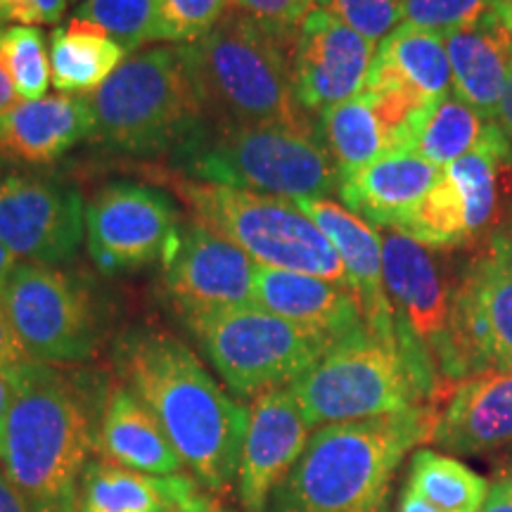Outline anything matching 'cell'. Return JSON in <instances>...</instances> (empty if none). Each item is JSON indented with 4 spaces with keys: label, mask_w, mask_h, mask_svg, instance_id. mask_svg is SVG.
<instances>
[{
    "label": "cell",
    "mask_w": 512,
    "mask_h": 512,
    "mask_svg": "<svg viewBox=\"0 0 512 512\" xmlns=\"http://www.w3.org/2000/svg\"><path fill=\"white\" fill-rule=\"evenodd\" d=\"M458 456H482L512 444V370L458 382L437 415L432 439Z\"/></svg>",
    "instance_id": "obj_20"
},
{
    "label": "cell",
    "mask_w": 512,
    "mask_h": 512,
    "mask_svg": "<svg viewBox=\"0 0 512 512\" xmlns=\"http://www.w3.org/2000/svg\"><path fill=\"white\" fill-rule=\"evenodd\" d=\"M297 207L328 235L342 259L366 328L384 342L396 344L394 313L384 287L380 233L344 204L332 200H299Z\"/></svg>",
    "instance_id": "obj_19"
},
{
    "label": "cell",
    "mask_w": 512,
    "mask_h": 512,
    "mask_svg": "<svg viewBox=\"0 0 512 512\" xmlns=\"http://www.w3.org/2000/svg\"><path fill=\"white\" fill-rule=\"evenodd\" d=\"M24 361H29V358L24 354L15 330H12L3 302H0V370H12Z\"/></svg>",
    "instance_id": "obj_39"
},
{
    "label": "cell",
    "mask_w": 512,
    "mask_h": 512,
    "mask_svg": "<svg viewBox=\"0 0 512 512\" xmlns=\"http://www.w3.org/2000/svg\"><path fill=\"white\" fill-rule=\"evenodd\" d=\"M316 133L342 176L392 152L387 128L366 93L320 112Z\"/></svg>",
    "instance_id": "obj_29"
},
{
    "label": "cell",
    "mask_w": 512,
    "mask_h": 512,
    "mask_svg": "<svg viewBox=\"0 0 512 512\" xmlns=\"http://www.w3.org/2000/svg\"><path fill=\"white\" fill-rule=\"evenodd\" d=\"M479 512H512V470L489 486V494Z\"/></svg>",
    "instance_id": "obj_40"
},
{
    "label": "cell",
    "mask_w": 512,
    "mask_h": 512,
    "mask_svg": "<svg viewBox=\"0 0 512 512\" xmlns=\"http://www.w3.org/2000/svg\"><path fill=\"white\" fill-rule=\"evenodd\" d=\"M313 8L316 0H230V10L287 31H297Z\"/></svg>",
    "instance_id": "obj_37"
},
{
    "label": "cell",
    "mask_w": 512,
    "mask_h": 512,
    "mask_svg": "<svg viewBox=\"0 0 512 512\" xmlns=\"http://www.w3.org/2000/svg\"><path fill=\"white\" fill-rule=\"evenodd\" d=\"M86 207L79 190L48 178H0V240L27 264L55 266L79 249Z\"/></svg>",
    "instance_id": "obj_16"
},
{
    "label": "cell",
    "mask_w": 512,
    "mask_h": 512,
    "mask_svg": "<svg viewBox=\"0 0 512 512\" xmlns=\"http://www.w3.org/2000/svg\"><path fill=\"white\" fill-rule=\"evenodd\" d=\"M373 67L396 76L430 102L444 98L453 88L444 34H434L411 24H401L380 41Z\"/></svg>",
    "instance_id": "obj_28"
},
{
    "label": "cell",
    "mask_w": 512,
    "mask_h": 512,
    "mask_svg": "<svg viewBox=\"0 0 512 512\" xmlns=\"http://www.w3.org/2000/svg\"><path fill=\"white\" fill-rule=\"evenodd\" d=\"M294 36L228 10L209 34L178 46L204 117L316 133L294 93Z\"/></svg>",
    "instance_id": "obj_4"
},
{
    "label": "cell",
    "mask_w": 512,
    "mask_h": 512,
    "mask_svg": "<svg viewBox=\"0 0 512 512\" xmlns=\"http://www.w3.org/2000/svg\"><path fill=\"white\" fill-rule=\"evenodd\" d=\"M86 100L91 140L126 155H171L204 119L181 50L166 43L128 53Z\"/></svg>",
    "instance_id": "obj_6"
},
{
    "label": "cell",
    "mask_w": 512,
    "mask_h": 512,
    "mask_svg": "<svg viewBox=\"0 0 512 512\" xmlns=\"http://www.w3.org/2000/svg\"><path fill=\"white\" fill-rule=\"evenodd\" d=\"M496 15L503 19V24L512 31V0H498Z\"/></svg>",
    "instance_id": "obj_48"
},
{
    "label": "cell",
    "mask_w": 512,
    "mask_h": 512,
    "mask_svg": "<svg viewBox=\"0 0 512 512\" xmlns=\"http://www.w3.org/2000/svg\"><path fill=\"white\" fill-rule=\"evenodd\" d=\"M17 100L19 98H17L15 88H12L10 79H8V76H5L3 69H0V112L10 110L12 105H17Z\"/></svg>",
    "instance_id": "obj_46"
},
{
    "label": "cell",
    "mask_w": 512,
    "mask_h": 512,
    "mask_svg": "<svg viewBox=\"0 0 512 512\" xmlns=\"http://www.w3.org/2000/svg\"><path fill=\"white\" fill-rule=\"evenodd\" d=\"M117 368L126 387L155 413L197 484L223 494L238 482L249 411L188 344L162 330H131L117 347Z\"/></svg>",
    "instance_id": "obj_1"
},
{
    "label": "cell",
    "mask_w": 512,
    "mask_h": 512,
    "mask_svg": "<svg viewBox=\"0 0 512 512\" xmlns=\"http://www.w3.org/2000/svg\"><path fill=\"white\" fill-rule=\"evenodd\" d=\"M74 17L105 29L126 53H133L152 43L157 0H83Z\"/></svg>",
    "instance_id": "obj_33"
},
{
    "label": "cell",
    "mask_w": 512,
    "mask_h": 512,
    "mask_svg": "<svg viewBox=\"0 0 512 512\" xmlns=\"http://www.w3.org/2000/svg\"><path fill=\"white\" fill-rule=\"evenodd\" d=\"M171 185L197 223L245 249L256 264L316 275L351 290L347 268L328 235L297 204L264 192L190 178H174Z\"/></svg>",
    "instance_id": "obj_8"
},
{
    "label": "cell",
    "mask_w": 512,
    "mask_h": 512,
    "mask_svg": "<svg viewBox=\"0 0 512 512\" xmlns=\"http://www.w3.org/2000/svg\"><path fill=\"white\" fill-rule=\"evenodd\" d=\"M0 69L8 76L22 102L46 98L50 57L46 36L38 27L12 24L0 34Z\"/></svg>",
    "instance_id": "obj_32"
},
{
    "label": "cell",
    "mask_w": 512,
    "mask_h": 512,
    "mask_svg": "<svg viewBox=\"0 0 512 512\" xmlns=\"http://www.w3.org/2000/svg\"><path fill=\"white\" fill-rule=\"evenodd\" d=\"M316 8L373 43L384 41L403 24V0H316Z\"/></svg>",
    "instance_id": "obj_36"
},
{
    "label": "cell",
    "mask_w": 512,
    "mask_h": 512,
    "mask_svg": "<svg viewBox=\"0 0 512 512\" xmlns=\"http://www.w3.org/2000/svg\"><path fill=\"white\" fill-rule=\"evenodd\" d=\"M512 166V143L496 124L470 155L441 169L427 192L396 233L427 249H460L482 242L498 214V181Z\"/></svg>",
    "instance_id": "obj_12"
},
{
    "label": "cell",
    "mask_w": 512,
    "mask_h": 512,
    "mask_svg": "<svg viewBox=\"0 0 512 512\" xmlns=\"http://www.w3.org/2000/svg\"><path fill=\"white\" fill-rule=\"evenodd\" d=\"M406 486L444 512H479L491 484L458 458L418 448L408 465Z\"/></svg>",
    "instance_id": "obj_31"
},
{
    "label": "cell",
    "mask_w": 512,
    "mask_h": 512,
    "mask_svg": "<svg viewBox=\"0 0 512 512\" xmlns=\"http://www.w3.org/2000/svg\"><path fill=\"white\" fill-rule=\"evenodd\" d=\"M207 498L188 475H145L110 460H88L76 512H169Z\"/></svg>",
    "instance_id": "obj_26"
},
{
    "label": "cell",
    "mask_w": 512,
    "mask_h": 512,
    "mask_svg": "<svg viewBox=\"0 0 512 512\" xmlns=\"http://www.w3.org/2000/svg\"><path fill=\"white\" fill-rule=\"evenodd\" d=\"M453 337L465 380L512 370V233L491 230L453 280Z\"/></svg>",
    "instance_id": "obj_13"
},
{
    "label": "cell",
    "mask_w": 512,
    "mask_h": 512,
    "mask_svg": "<svg viewBox=\"0 0 512 512\" xmlns=\"http://www.w3.org/2000/svg\"><path fill=\"white\" fill-rule=\"evenodd\" d=\"M439 166L422 159L415 152H387L342 176L339 197L344 207L363 221L394 233L406 223L415 207L425 200L437 183Z\"/></svg>",
    "instance_id": "obj_22"
},
{
    "label": "cell",
    "mask_w": 512,
    "mask_h": 512,
    "mask_svg": "<svg viewBox=\"0 0 512 512\" xmlns=\"http://www.w3.org/2000/svg\"><path fill=\"white\" fill-rule=\"evenodd\" d=\"M453 93L494 119L512 69V31L498 15L444 34Z\"/></svg>",
    "instance_id": "obj_25"
},
{
    "label": "cell",
    "mask_w": 512,
    "mask_h": 512,
    "mask_svg": "<svg viewBox=\"0 0 512 512\" xmlns=\"http://www.w3.org/2000/svg\"><path fill=\"white\" fill-rule=\"evenodd\" d=\"M126 55L105 29L74 17L50 38V83L62 95L86 98L110 79Z\"/></svg>",
    "instance_id": "obj_27"
},
{
    "label": "cell",
    "mask_w": 512,
    "mask_h": 512,
    "mask_svg": "<svg viewBox=\"0 0 512 512\" xmlns=\"http://www.w3.org/2000/svg\"><path fill=\"white\" fill-rule=\"evenodd\" d=\"M197 183L264 192L283 200H330L342 174L318 133L280 124H235L204 117L171 152Z\"/></svg>",
    "instance_id": "obj_5"
},
{
    "label": "cell",
    "mask_w": 512,
    "mask_h": 512,
    "mask_svg": "<svg viewBox=\"0 0 512 512\" xmlns=\"http://www.w3.org/2000/svg\"><path fill=\"white\" fill-rule=\"evenodd\" d=\"M12 396H15L12 370H0V451H3V432H5V422H8Z\"/></svg>",
    "instance_id": "obj_42"
},
{
    "label": "cell",
    "mask_w": 512,
    "mask_h": 512,
    "mask_svg": "<svg viewBox=\"0 0 512 512\" xmlns=\"http://www.w3.org/2000/svg\"><path fill=\"white\" fill-rule=\"evenodd\" d=\"M399 512H444L437 505L422 498L418 491H413L411 486H403L401 498H399Z\"/></svg>",
    "instance_id": "obj_44"
},
{
    "label": "cell",
    "mask_w": 512,
    "mask_h": 512,
    "mask_svg": "<svg viewBox=\"0 0 512 512\" xmlns=\"http://www.w3.org/2000/svg\"><path fill=\"white\" fill-rule=\"evenodd\" d=\"M93 451L145 475H181L185 467L155 413L126 384H112L100 403Z\"/></svg>",
    "instance_id": "obj_21"
},
{
    "label": "cell",
    "mask_w": 512,
    "mask_h": 512,
    "mask_svg": "<svg viewBox=\"0 0 512 512\" xmlns=\"http://www.w3.org/2000/svg\"><path fill=\"white\" fill-rule=\"evenodd\" d=\"M181 230L176 204L152 185H107L86 207L88 254L102 273L138 271L164 261Z\"/></svg>",
    "instance_id": "obj_14"
},
{
    "label": "cell",
    "mask_w": 512,
    "mask_h": 512,
    "mask_svg": "<svg viewBox=\"0 0 512 512\" xmlns=\"http://www.w3.org/2000/svg\"><path fill=\"white\" fill-rule=\"evenodd\" d=\"M15 396L3 432V472L29 512H76L93 451L88 399L62 370L24 361L12 368Z\"/></svg>",
    "instance_id": "obj_3"
},
{
    "label": "cell",
    "mask_w": 512,
    "mask_h": 512,
    "mask_svg": "<svg viewBox=\"0 0 512 512\" xmlns=\"http://www.w3.org/2000/svg\"><path fill=\"white\" fill-rule=\"evenodd\" d=\"M254 304L335 342L363 325L361 306L349 287L261 264L254 273Z\"/></svg>",
    "instance_id": "obj_23"
},
{
    "label": "cell",
    "mask_w": 512,
    "mask_h": 512,
    "mask_svg": "<svg viewBox=\"0 0 512 512\" xmlns=\"http://www.w3.org/2000/svg\"><path fill=\"white\" fill-rule=\"evenodd\" d=\"M377 46L347 24L313 8L299 24L292 46V79L302 110L325 112L366 88Z\"/></svg>",
    "instance_id": "obj_17"
},
{
    "label": "cell",
    "mask_w": 512,
    "mask_h": 512,
    "mask_svg": "<svg viewBox=\"0 0 512 512\" xmlns=\"http://www.w3.org/2000/svg\"><path fill=\"white\" fill-rule=\"evenodd\" d=\"M0 512H29L24 498L12 486L5 472H0Z\"/></svg>",
    "instance_id": "obj_43"
},
{
    "label": "cell",
    "mask_w": 512,
    "mask_h": 512,
    "mask_svg": "<svg viewBox=\"0 0 512 512\" xmlns=\"http://www.w3.org/2000/svg\"><path fill=\"white\" fill-rule=\"evenodd\" d=\"M0 302L29 361L69 366L93 358L100 347V320L79 280L55 266L19 264Z\"/></svg>",
    "instance_id": "obj_11"
},
{
    "label": "cell",
    "mask_w": 512,
    "mask_h": 512,
    "mask_svg": "<svg viewBox=\"0 0 512 512\" xmlns=\"http://www.w3.org/2000/svg\"><path fill=\"white\" fill-rule=\"evenodd\" d=\"M67 10V0H0V17L22 27L57 24Z\"/></svg>",
    "instance_id": "obj_38"
},
{
    "label": "cell",
    "mask_w": 512,
    "mask_h": 512,
    "mask_svg": "<svg viewBox=\"0 0 512 512\" xmlns=\"http://www.w3.org/2000/svg\"><path fill=\"white\" fill-rule=\"evenodd\" d=\"M91 133L88 100L79 95L17 102L0 112V157L19 164H50Z\"/></svg>",
    "instance_id": "obj_24"
},
{
    "label": "cell",
    "mask_w": 512,
    "mask_h": 512,
    "mask_svg": "<svg viewBox=\"0 0 512 512\" xmlns=\"http://www.w3.org/2000/svg\"><path fill=\"white\" fill-rule=\"evenodd\" d=\"M498 0H403V24L448 34L496 15Z\"/></svg>",
    "instance_id": "obj_35"
},
{
    "label": "cell",
    "mask_w": 512,
    "mask_h": 512,
    "mask_svg": "<svg viewBox=\"0 0 512 512\" xmlns=\"http://www.w3.org/2000/svg\"><path fill=\"white\" fill-rule=\"evenodd\" d=\"M169 512H233L228 508H223L221 503H216L214 498L207 496L204 501L195 503V505H188V508H176V510H169Z\"/></svg>",
    "instance_id": "obj_47"
},
{
    "label": "cell",
    "mask_w": 512,
    "mask_h": 512,
    "mask_svg": "<svg viewBox=\"0 0 512 512\" xmlns=\"http://www.w3.org/2000/svg\"><path fill=\"white\" fill-rule=\"evenodd\" d=\"M183 323L230 392L249 399L290 387L335 344V339L299 328L259 304L233 306Z\"/></svg>",
    "instance_id": "obj_10"
},
{
    "label": "cell",
    "mask_w": 512,
    "mask_h": 512,
    "mask_svg": "<svg viewBox=\"0 0 512 512\" xmlns=\"http://www.w3.org/2000/svg\"><path fill=\"white\" fill-rule=\"evenodd\" d=\"M12 271H15V254L0 240V294H3L5 285H8Z\"/></svg>",
    "instance_id": "obj_45"
},
{
    "label": "cell",
    "mask_w": 512,
    "mask_h": 512,
    "mask_svg": "<svg viewBox=\"0 0 512 512\" xmlns=\"http://www.w3.org/2000/svg\"><path fill=\"white\" fill-rule=\"evenodd\" d=\"M238 467V496L245 512H264L273 489L302 456L311 427L290 387L254 396Z\"/></svg>",
    "instance_id": "obj_18"
},
{
    "label": "cell",
    "mask_w": 512,
    "mask_h": 512,
    "mask_svg": "<svg viewBox=\"0 0 512 512\" xmlns=\"http://www.w3.org/2000/svg\"><path fill=\"white\" fill-rule=\"evenodd\" d=\"M437 415L439 408L425 403L318 427L264 512H387L396 470L432 439Z\"/></svg>",
    "instance_id": "obj_2"
},
{
    "label": "cell",
    "mask_w": 512,
    "mask_h": 512,
    "mask_svg": "<svg viewBox=\"0 0 512 512\" xmlns=\"http://www.w3.org/2000/svg\"><path fill=\"white\" fill-rule=\"evenodd\" d=\"M494 124L501 128L503 136L512 143V69H510L508 83H505L503 98L498 102V110L494 114Z\"/></svg>",
    "instance_id": "obj_41"
},
{
    "label": "cell",
    "mask_w": 512,
    "mask_h": 512,
    "mask_svg": "<svg viewBox=\"0 0 512 512\" xmlns=\"http://www.w3.org/2000/svg\"><path fill=\"white\" fill-rule=\"evenodd\" d=\"M3 31H5V19L0 17V34H3Z\"/></svg>",
    "instance_id": "obj_50"
},
{
    "label": "cell",
    "mask_w": 512,
    "mask_h": 512,
    "mask_svg": "<svg viewBox=\"0 0 512 512\" xmlns=\"http://www.w3.org/2000/svg\"><path fill=\"white\" fill-rule=\"evenodd\" d=\"M306 425L366 420L425 406L418 384L396 344L366 328L337 339L306 373L290 384Z\"/></svg>",
    "instance_id": "obj_9"
},
{
    "label": "cell",
    "mask_w": 512,
    "mask_h": 512,
    "mask_svg": "<svg viewBox=\"0 0 512 512\" xmlns=\"http://www.w3.org/2000/svg\"><path fill=\"white\" fill-rule=\"evenodd\" d=\"M382 271L396 347L422 399L439 406L465 380L453 337V280L430 249L401 233L382 238Z\"/></svg>",
    "instance_id": "obj_7"
},
{
    "label": "cell",
    "mask_w": 512,
    "mask_h": 512,
    "mask_svg": "<svg viewBox=\"0 0 512 512\" xmlns=\"http://www.w3.org/2000/svg\"><path fill=\"white\" fill-rule=\"evenodd\" d=\"M256 261L202 223H188L162 261L166 299L183 320L254 304Z\"/></svg>",
    "instance_id": "obj_15"
},
{
    "label": "cell",
    "mask_w": 512,
    "mask_h": 512,
    "mask_svg": "<svg viewBox=\"0 0 512 512\" xmlns=\"http://www.w3.org/2000/svg\"><path fill=\"white\" fill-rule=\"evenodd\" d=\"M508 228H510V233H512V202H510V209H508Z\"/></svg>",
    "instance_id": "obj_49"
},
{
    "label": "cell",
    "mask_w": 512,
    "mask_h": 512,
    "mask_svg": "<svg viewBox=\"0 0 512 512\" xmlns=\"http://www.w3.org/2000/svg\"><path fill=\"white\" fill-rule=\"evenodd\" d=\"M491 126L494 119L484 117L456 93H448L434 102L420 121L411 152L444 169L475 152L489 136Z\"/></svg>",
    "instance_id": "obj_30"
},
{
    "label": "cell",
    "mask_w": 512,
    "mask_h": 512,
    "mask_svg": "<svg viewBox=\"0 0 512 512\" xmlns=\"http://www.w3.org/2000/svg\"><path fill=\"white\" fill-rule=\"evenodd\" d=\"M230 10V0H157L152 41L192 43L209 34Z\"/></svg>",
    "instance_id": "obj_34"
}]
</instances>
